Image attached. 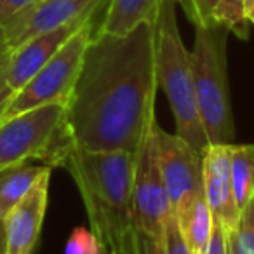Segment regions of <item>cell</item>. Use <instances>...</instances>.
<instances>
[{
    "label": "cell",
    "instance_id": "obj_1",
    "mask_svg": "<svg viewBox=\"0 0 254 254\" xmlns=\"http://www.w3.org/2000/svg\"><path fill=\"white\" fill-rule=\"evenodd\" d=\"M155 21L126 35L96 30L68 103L63 131L73 146L138 153L157 120Z\"/></svg>",
    "mask_w": 254,
    "mask_h": 254
},
{
    "label": "cell",
    "instance_id": "obj_2",
    "mask_svg": "<svg viewBox=\"0 0 254 254\" xmlns=\"http://www.w3.org/2000/svg\"><path fill=\"white\" fill-rule=\"evenodd\" d=\"M61 167L80 191L91 232L103 254H122L132 228V185L136 153L98 152L71 145Z\"/></svg>",
    "mask_w": 254,
    "mask_h": 254
},
{
    "label": "cell",
    "instance_id": "obj_3",
    "mask_svg": "<svg viewBox=\"0 0 254 254\" xmlns=\"http://www.w3.org/2000/svg\"><path fill=\"white\" fill-rule=\"evenodd\" d=\"M176 0H164L155 18V64L162 87L174 113L176 134L198 152L209 146L195 96L190 51L181 40Z\"/></svg>",
    "mask_w": 254,
    "mask_h": 254
},
{
    "label": "cell",
    "instance_id": "obj_4",
    "mask_svg": "<svg viewBox=\"0 0 254 254\" xmlns=\"http://www.w3.org/2000/svg\"><path fill=\"white\" fill-rule=\"evenodd\" d=\"M228 33L219 23L195 26L190 51L197 106L209 145H233L235 139L226 68Z\"/></svg>",
    "mask_w": 254,
    "mask_h": 254
},
{
    "label": "cell",
    "instance_id": "obj_5",
    "mask_svg": "<svg viewBox=\"0 0 254 254\" xmlns=\"http://www.w3.org/2000/svg\"><path fill=\"white\" fill-rule=\"evenodd\" d=\"M63 119L64 105H46L0 120V171L32 160L61 166L71 146Z\"/></svg>",
    "mask_w": 254,
    "mask_h": 254
},
{
    "label": "cell",
    "instance_id": "obj_6",
    "mask_svg": "<svg viewBox=\"0 0 254 254\" xmlns=\"http://www.w3.org/2000/svg\"><path fill=\"white\" fill-rule=\"evenodd\" d=\"M98 16V14H96ZM96 16L68 39V42L12 96L0 120L46 105H66L75 87L84 54L96 32Z\"/></svg>",
    "mask_w": 254,
    "mask_h": 254
},
{
    "label": "cell",
    "instance_id": "obj_7",
    "mask_svg": "<svg viewBox=\"0 0 254 254\" xmlns=\"http://www.w3.org/2000/svg\"><path fill=\"white\" fill-rule=\"evenodd\" d=\"M173 216V204L157 160L152 129L146 141L136 153L132 185V228L162 242L167 223Z\"/></svg>",
    "mask_w": 254,
    "mask_h": 254
},
{
    "label": "cell",
    "instance_id": "obj_8",
    "mask_svg": "<svg viewBox=\"0 0 254 254\" xmlns=\"http://www.w3.org/2000/svg\"><path fill=\"white\" fill-rule=\"evenodd\" d=\"M153 143L174 216L181 219L191 204L204 195L202 152L193 148L181 136L166 132L159 122L153 126Z\"/></svg>",
    "mask_w": 254,
    "mask_h": 254
},
{
    "label": "cell",
    "instance_id": "obj_9",
    "mask_svg": "<svg viewBox=\"0 0 254 254\" xmlns=\"http://www.w3.org/2000/svg\"><path fill=\"white\" fill-rule=\"evenodd\" d=\"M108 0H37L0 30V53L14 51L35 35L92 14Z\"/></svg>",
    "mask_w": 254,
    "mask_h": 254
},
{
    "label": "cell",
    "instance_id": "obj_10",
    "mask_svg": "<svg viewBox=\"0 0 254 254\" xmlns=\"http://www.w3.org/2000/svg\"><path fill=\"white\" fill-rule=\"evenodd\" d=\"M202 178L209 209L228 235L240 218L232 185V145H209L202 152Z\"/></svg>",
    "mask_w": 254,
    "mask_h": 254
},
{
    "label": "cell",
    "instance_id": "obj_11",
    "mask_svg": "<svg viewBox=\"0 0 254 254\" xmlns=\"http://www.w3.org/2000/svg\"><path fill=\"white\" fill-rule=\"evenodd\" d=\"M51 169L35 181L28 193L4 218L5 254H35L49 200Z\"/></svg>",
    "mask_w": 254,
    "mask_h": 254
},
{
    "label": "cell",
    "instance_id": "obj_12",
    "mask_svg": "<svg viewBox=\"0 0 254 254\" xmlns=\"http://www.w3.org/2000/svg\"><path fill=\"white\" fill-rule=\"evenodd\" d=\"M98 12L99 9L92 12V14L77 19V21H71L68 25L60 26V28H54L49 30V32L40 33V35H35L28 42L16 47L11 54V66H9V77H7L9 87L12 89V92L16 94L19 89L25 87L33 78V75L68 42V39L77 30H80L89 19L94 18Z\"/></svg>",
    "mask_w": 254,
    "mask_h": 254
},
{
    "label": "cell",
    "instance_id": "obj_13",
    "mask_svg": "<svg viewBox=\"0 0 254 254\" xmlns=\"http://www.w3.org/2000/svg\"><path fill=\"white\" fill-rule=\"evenodd\" d=\"M164 0H108L98 32L126 35L141 23H153Z\"/></svg>",
    "mask_w": 254,
    "mask_h": 254
},
{
    "label": "cell",
    "instance_id": "obj_14",
    "mask_svg": "<svg viewBox=\"0 0 254 254\" xmlns=\"http://www.w3.org/2000/svg\"><path fill=\"white\" fill-rule=\"evenodd\" d=\"M49 169L53 167L26 162L0 171V219H4L19 204L35 181Z\"/></svg>",
    "mask_w": 254,
    "mask_h": 254
},
{
    "label": "cell",
    "instance_id": "obj_15",
    "mask_svg": "<svg viewBox=\"0 0 254 254\" xmlns=\"http://www.w3.org/2000/svg\"><path fill=\"white\" fill-rule=\"evenodd\" d=\"M178 223H180L181 233H183L185 240H187L190 253H207L209 240H211L212 228H214V216H212L204 195H200L191 204V207L187 211V214L181 219H178Z\"/></svg>",
    "mask_w": 254,
    "mask_h": 254
},
{
    "label": "cell",
    "instance_id": "obj_16",
    "mask_svg": "<svg viewBox=\"0 0 254 254\" xmlns=\"http://www.w3.org/2000/svg\"><path fill=\"white\" fill-rule=\"evenodd\" d=\"M232 185L242 212L254 200V145H232Z\"/></svg>",
    "mask_w": 254,
    "mask_h": 254
},
{
    "label": "cell",
    "instance_id": "obj_17",
    "mask_svg": "<svg viewBox=\"0 0 254 254\" xmlns=\"http://www.w3.org/2000/svg\"><path fill=\"white\" fill-rule=\"evenodd\" d=\"M214 23L225 26L239 39H249V23L244 14V0H219L214 11Z\"/></svg>",
    "mask_w": 254,
    "mask_h": 254
},
{
    "label": "cell",
    "instance_id": "obj_18",
    "mask_svg": "<svg viewBox=\"0 0 254 254\" xmlns=\"http://www.w3.org/2000/svg\"><path fill=\"white\" fill-rule=\"evenodd\" d=\"M230 254H254V200L240 212L239 225L228 233Z\"/></svg>",
    "mask_w": 254,
    "mask_h": 254
},
{
    "label": "cell",
    "instance_id": "obj_19",
    "mask_svg": "<svg viewBox=\"0 0 254 254\" xmlns=\"http://www.w3.org/2000/svg\"><path fill=\"white\" fill-rule=\"evenodd\" d=\"M64 254H103V247L91 230L78 226L68 237Z\"/></svg>",
    "mask_w": 254,
    "mask_h": 254
},
{
    "label": "cell",
    "instance_id": "obj_20",
    "mask_svg": "<svg viewBox=\"0 0 254 254\" xmlns=\"http://www.w3.org/2000/svg\"><path fill=\"white\" fill-rule=\"evenodd\" d=\"M181 4L185 14L193 26H204L214 23V11L219 0H176Z\"/></svg>",
    "mask_w": 254,
    "mask_h": 254
},
{
    "label": "cell",
    "instance_id": "obj_21",
    "mask_svg": "<svg viewBox=\"0 0 254 254\" xmlns=\"http://www.w3.org/2000/svg\"><path fill=\"white\" fill-rule=\"evenodd\" d=\"M162 247H164V254H191L187 246V240H185L183 233H181L180 223H178L176 216H173L171 221L167 223Z\"/></svg>",
    "mask_w": 254,
    "mask_h": 254
},
{
    "label": "cell",
    "instance_id": "obj_22",
    "mask_svg": "<svg viewBox=\"0 0 254 254\" xmlns=\"http://www.w3.org/2000/svg\"><path fill=\"white\" fill-rule=\"evenodd\" d=\"M11 54L12 51H4V53H0V117L2 113L7 110L9 103H11L12 96V89L9 87V66H11Z\"/></svg>",
    "mask_w": 254,
    "mask_h": 254
},
{
    "label": "cell",
    "instance_id": "obj_23",
    "mask_svg": "<svg viewBox=\"0 0 254 254\" xmlns=\"http://www.w3.org/2000/svg\"><path fill=\"white\" fill-rule=\"evenodd\" d=\"M37 0H0V30Z\"/></svg>",
    "mask_w": 254,
    "mask_h": 254
},
{
    "label": "cell",
    "instance_id": "obj_24",
    "mask_svg": "<svg viewBox=\"0 0 254 254\" xmlns=\"http://www.w3.org/2000/svg\"><path fill=\"white\" fill-rule=\"evenodd\" d=\"M205 254H230L228 246V235L223 230V226L214 219V228H212V235L209 240V247Z\"/></svg>",
    "mask_w": 254,
    "mask_h": 254
},
{
    "label": "cell",
    "instance_id": "obj_25",
    "mask_svg": "<svg viewBox=\"0 0 254 254\" xmlns=\"http://www.w3.org/2000/svg\"><path fill=\"white\" fill-rule=\"evenodd\" d=\"M244 14L247 23L254 26V0H244Z\"/></svg>",
    "mask_w": 254,
    "mask_h": 254
},
{
    "label": "cell",
    "instance_id": "obj_26",
    "mask_svg": "<svg viewBox=\"0 0 254 254\" xmlns=\"http://www.w3.org/2000/svg\"><path fill=\"white\" fill-rule=\"evenodd\" d=\"M5 225H4V219H0V254H5Z\"/></svg>",
    "mask_w": 254,
    "mask_h": 254
}]
</instances>
